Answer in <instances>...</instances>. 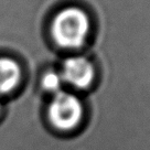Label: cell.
<instances>
[{"instance_id": "6da1fadb", "label": "cell", "mask_w": 150, "mask_h": 150, "mask_svg": "<svg viewBox=\"0 0 150 150\" xmlns=\"http://www.w3.org/2000/svg\"><path fill=\"white\" fill-rule=\"evenodd\" d=\"M89 30L88 18L77 8H67L56 16L52 27L55 41L61 47H79L85 42Z\"/></svg>"}, {"instance_id": "7a4b0ae2", "label": "cell", "mask_w": 150, "mask_h": 150, "mask_svg": "<svg viewBox=\"0 0 150 150\" xmlns=\"http://www.w3.org/2000/svg\"><path fill=\"white\" fill-rule=\"evenodd\" d=\"M49 117L53 126L63 131H71L80 126L83 106L75 95L66 92L55 94L49 108Z\"/></svg>"}, {"instance_id": "3957f363", "label": "cell", "mask_w": 150, "mask_h": 150, "mask_svg": "<svg viewBox=\"0 0 150 150\" xmlns=\"http://www.w3.org/2000/svg\"><path fill=\"white\" fill-rule=\"evenodd\" d=\"M61 77L76 88H87L94 79L93 65L82 56L70 57L63 65Z\"/></svg>"}, {"instance_id": "277c9868", "label": "cell", "mask_w": 150, "mask_h": 150, "mask_svg": "<svg viewBox=\"0 0 150 150\" xmlns=\"http://www.w3.org/2000/svg\"><path fill=\"white\" fill-rule=\"evenodd\" d=\"M20 79V67L11 59H0V94L14 88Z\"/></svg>"}, {"instance_id": "5b68a950", "label": "cell", "mask_w": 150, "mask_h": 150, "mask_svg": "<svg viewBox=\"0 0 150 150\" xmlns=\"http://www.w3.org/2000/svg\"><path fill=\"white\" fill-rule=\"evenodd\" d=\"M43 87L52 93H59L61 92L60 87L62 84V77L59 74H56L54 72H50L45 74L43 77Z\"/></svg>"}]
</instances>
